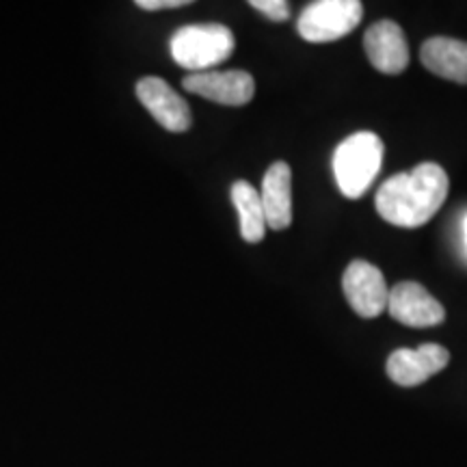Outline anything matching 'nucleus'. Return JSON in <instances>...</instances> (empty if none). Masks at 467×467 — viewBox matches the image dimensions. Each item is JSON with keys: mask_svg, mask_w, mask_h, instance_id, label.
Segmentation results:
<instances>
[{"mask_svg": "<svg viewBox=\"0 0 467 467\" xmlns=\"http://www.w3.org/2000/svg\"><path fill=\"white\" fill-rule=\"evenodd\" d=\"M448 189V173L437 162H422L385 180L377 191V213L392 225L420 227L440 213Z\"/></svg>", "mask_w": 467, "mask_h": 467, "instance_id": "1", "label": "nucleus"}, {"mask_svg": "<svg viewBox=\"0 0 467 467\" xmlns=\"http://www.w3.org/2000/svg\"><path fill=\"white\" fill-rule=\"evenodd\" d=\"M385 145L375 132H355L334 151V175L342 195L359 200L381 171Z\"/></svg>", "mask_w": 467, "mask_h": 467, "instance_id": "2", "label": "nucleus"}, {"mask_svg": "<svg viewBox=\"0 0 467 467\" xmlns=\"http://www.w3.org/2000/svg\"><path fill=\"white\" fill-rule=\"evenodd\" d=\"M234 46V33L223 25H189L169 39L171 58L191 74L214 69L232 57Z\"/></svg>", "mask_w": 467, "mask_h": 467, "instance_id": "3", "label": "nucleus"}, {"mask_svg": "<svg viewBox=\"0 0 467 467\" xmlns=\"http://www.w3.org/2000/svg\"><path fill=\"white\" fill-rule=\"evenodd\" d=\"M361 17L364 5L359 0H318L303 9L296 31L309 44H329L353 33Z\"/></svg>", "mask_w": 467, "mask_h": 467, "instance_id": "4", "label": "nucleus"}, {"mask_svg": "<svg viewBox=\"0 0 467 467\" xmlns=\"http://www.w3.org/2000/svg\"><path fill=\"white\" fill-rule=\"evenodd\" d=\"M342 290L350 307L361 318H377L381 317L383 309H388L389 288L385 284L381 268L370 265V262H350L344 271Z\"/></svg>", "mask_w": 467, "mask_h": 467, "instance_id": "5", "label": "nucleus"}, {"mask_svg": "<svg viewBox=\"0 0 467 467\" xmlns=\"http://www.w3.org/2000/svg\"><path fill=\"white\" fill-rule=\"evenodd\" d=\"M182 87L189 93L225 107H243L251 102L255 93L254 76L243 69H225V72L210 69V72L189 74L182 80Z\"/></svg>", "mask_w": 467, "mask_h": 467, "instance_id": "6", "label": "nucleus"}, {"mask_svg": "<svg viewBox=\"0 0 467 467\" xmlns=\"http://www.w3.org/2000/svg\"><path fill=\"white\" fill-rule=\"evenodd\" d=\"M388 312L394 320L416 329L441 325L446 318L441 303L418 282H400L389 288Z\"/></svg>", "mask_w": 467, "mask_h": 467, "instance_id": "7", "label": "nucleus"}, {"mask_svg": "<svg viewBox=\"0 0 467 467\" xmlns=\"http://www.w3.org/2000/svg\"><path fill=\"white\" fill-rule=\"evenodd\" d=\"M451 353L440 344H422L418 348H399L388 359V377L400 388H416L441 372Z\"/></svg>", "mask_w": 467, "mask_h": 467, "instance_id": "8", "label": "nucleus"}, {"mask_svg": "<svg viewBox=\"0 0 467 467\" xmlns=\"http://www.w3.org/2000/svg\"><path fill=\"white\" fill-rule=\"evenodd\" d=\"M137 96L150 115L169 132H186L192 124L191 107L171 85L159 76H145L137 83Z\"/></svg>", "mask_w": 467, "mask_h": 467, "instance_id": "9", "label": "nucleus"}, {"mask_svg": "<svg viewBox=\"0 0 467 467\" xmlns=\"http://www.w3.org/2000/svg\"><path fill=\"white\" fill-rule=\"evenodd\" d=\"M364 48L370 63L381 74L396 76L409 66V46L402 28L392 20L375 22L364 35Z\"/></svg>", "mask_w": 467, "mask_h": 467, "instance_id": "10", "label": "nucleus"}, {"mask_svg": "<svg viewBox=\"0 0 467 467\" xmlns=\"http://www.w3.org/2000/svg\"><path fill=\"white\" fill-rule=\"evenodd\" d=\"M260 200L266 227L282 232L292 223V171L288 162L277 161L266 169Z\"/></svg>", "mask_w": 467, "mask_h": 467, "instance_id": "11", "label": "nucleus"}, {"mask_svg": "<svg viewBox=\"0 0 467 467\" xmlns=\"http://www.w3.org/2000/svg\"><path fill=\"white\" fill-rule=\"evenodd\" d=\"M424 67L440 78L467 85V42L452 37H433L420 50Z\"/></svg>", "mask_w": 467, "mask_h": 467, "instance_id": "12", "label": "nucleus"}, {"mask_svg": "<svg viewBox=\"0 0 467 467\" xmlns=\"http://www.w3.org/2000/svg\"><path fill=\"white\" fill-rule=\"evenodd\" d=\"M232 202L236 206L238 221H241V236L244 241L255 244L265 241L266 234V217L265 208H262L260 192L255 186H251L244 180L232 184Z\"/></svg>", "mask_w": 467, "mask_h": 467, "instance_id": "13", "label": "nucleus"}, {"mask_svg": "<svg viewBox=\"0 0 467 467\" xmlns=\"http://www.w3.org/2000/svg\"><path fill=\"white\" fill-rule=\"evenodd\" d=\"M251 7L273 22H285L290 17V5L285 0H251Z\"/></svg>", "mask_w": 467, "mask_h": 467, "instance_id": "14", "label": "nucleus"}, {"mask_svg": "<svg viewBox=\"0 0 467 467\" xmlns=\"http://www.w3.org/2000/svg\"><path fill=\"white\" fill-rule=\"evenodd\" d=\"M189 5V0H137V7L145 11H159V9H178Z\"/></svg>", "mask_w": 467, "mask_h": 467, "instance_id": "15", "label": "nucleus"}, {"mask_svg": "<svg viewBox=\"0 0 467 467\" xmlns=\"http://www.w3.org/2000/svg\"><path fill=\"white\" fill-rule=\"evenodd\" d=\"M465 244H467V217H465Z\"/></svg>", "mask_w": 467, "mask_h": 467, "instance_id": "16", "label": "nucleus"}]
</instances>
